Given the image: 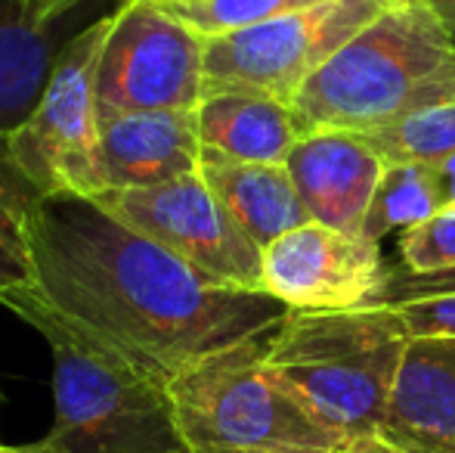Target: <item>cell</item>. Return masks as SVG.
<instances>
[{"mask_svg": "<svg viewBox=\"0 0 455 453\" xmlns=\"http://www.w3.org/2000/svg\"><path fill=\"white\" fill-rule=\"evenodd\" d=\"M156 4L208 41V37L251 28V25L270 22L275 16L307 10L325 0H156Z\"/></svg>", "mask_w": 455, "mask_h": 453, "instance_id": "19", "label": "cell"}, {"mask_svg": "<svg viewBox=\"0 0 455 453\" xmlns=\"http://www.w3.org/2000/svg\"><path fill=\"white\" fill-rule=\"evenodd\" d=\"M28 242V289L37 302L162 385L220 351L275 333L291 314L267 292L204 277L87 196H44Z\"/></svg>", "mask_w": 455, "mask_h": 453, "instance_id": "1", "label": "cell"}, {"mask_svg": "<svg viewBox=\"0 0 455 453\" xmlns=\"http://www.w3.org/2000/svg\"><path fill=\"white\" fill-rule=\"evenodd\" d=\"M202 165L196 112H133L100 125L93 156V193L146 190L196 174ZM87 196V199H91Z\"/></svg>", "mask_w": 455, "mask_h": 453, "instance_id": "12", "label": "cell"}, {"mask_svg": "<svg viewBox=\"0 0 455 453\" xmlns=\"http://www.w3.org/2000/svg\"><path fill=\"white\" fill-rule=\"evenodd\" d=\"M0 453H53V450L41 448V444H28V448H6V444H0Z\"/></svg>", "mask_w": 455, "mask_h": 453, "instance_id": "28", "label": "cell"}, {"mask_svg": "<svg viewBox=\"0 0 455 453\" xmlns=\"http://www.w3.org/2000/svg\"><path fill=\"white\" fill-rule=\"evenodd\" d=\"M273 453H307V450H273Z\"/></svg>", "mask_w": 455, "mask_h": 453, "instance_id": "29", "label": "cell"}, {"mask_svg": "<svg viewBox=\"0 0 455 453\" xmlns=\"http://www.w3.org/2000/svg\"><path fill=\"white\" fill-rule=\"evenodd\" d=\"M412 342L400 311H291L273 333L267 367L335 435L387 425L390 398Z\"/></svg>", "mask_w": 455, "mask_h": 453, "instance_id": "4", "label": "cell"}, {"mask_svg": "<svg viewBox=\"0 0 455 453\" xmlns=\"http://www.w3.org/2000/svg\"><path fill=\"white\" fill-rule=\"evenodd\" d=\"M431 165H434V174H437V187H440V196H443V206L455 208V152L452 156H443L440 162H431Z\"/></svg>", "mask_w": 455, "mask_h": 453, "instance_id": "26", "label": "cell"}, {"mask_svg": "<svg viewBox=\"0 0 455 453\" xmlns=\"http://www.w3.org/2000/svg\"><path fill=\"white\" fill-rule=\"evenodd\" d=\"M0 304L22 317L53 351V429L41 448L53 453H183L168 385L149 379L87 339L28 286L0 295Z\"/></svg>", "mask_w": 455, "mask_h": 453, "instance_id": "3", "label": "cell"}, {"mask_svg": "<svg viewBox=\"0 0 455 453\" xmlns=\"http://www.w3.org/2000/svg\"><path fill=\"white\" fill-rule=\"evenodd\" d=\"M443 208L446 206L431 162H387L375 196H371L363 236L381 242L396 230L406 233V230L425 224Z\"/></svg>", "mask_w": 455, "mask_h": 453, "instance_id": "18", "label": "cell"}, {"mask_svg": "<svg viewBox=\"0 0 455 453\" xmlns=\"http://www.w3.org/2000/svg\"><path fill=\"white\" fill-rule=\"evenodd\" d=\"M455 100V44L427 0H396L294 97L307 133H378Z\"/></svg>", "mask_w": 455, "mask_h": 453, "instance_id": "2", "label": "cell"}, {"mask_svg": "<svg viewBox=\"0 0 455 453\" xmlns=\"http://www.w3.org/2000/svg\"><path fill=\"white\" fill-rule=\"evenodd\" d=\"M108 28L112 16H102L62 47L35 112L10 131L12 156L44 196L93 193V156L100 140L96 66Z\"/></svg>", "mask_w": 455, "mask_h": 453, "instance_id": "8", "label": "cell"}, {"mask_svg": "<svg viewBox=\"0 0 455 453\" xmlns=\"http://www.w3.org/2000/svg\"><path fill=\"white\" fill-rule=\"evenodd\" d=\"M427 4L434 6V12L440 16V22H443V28L450 31L455 44V0H427Z\"/></svg>", "mask_w": 455, "mask_h": 453, "instance_id": "27", "label": "cell"}, {"mask_svg": "<svg viewBox=\"0 0 455 453\" xmlns=\"http://www.w3.org/2000/svg\"><path fill=\"white\" fill-rule=\"evenodd\" d=\"M400 261L406 271L427 273L455 267V208L434 214L400 236Z\"/></svg>", "mask_w": 455, "mask_h": 453, "instance_id": "21", "label": "cell"}, {"mask_svg": "<svg viewBox=\"0 0 455 453\" xmlns=\"http://www.w3.org/2000/svg\"><path fill=\"white\" fill-rule=\"evenodd\" d=\"M384 168L381 152L363 133L350 131L304 133L285 162L310 221L347 236H363Z\"/></svg>", "mask_w": 455, "mask_h": 453, "instance_id": "11", "label": "cell"}, {"mask_svg": "<svg viewBox=\"0 0 455 453\" xmlns=\"http://www.w3.org/2000/svg\"><path fill=\"white\" fill-rule=\"evenodd\" d=\"M384 162H440L455 152V100L378 133H363Z\"/></svg>", "mask_w": 455, "mask_h": 453, "instance_id": "20", "label": "cell"}, {"mask_svg": "<svg viewBox=\"0 0 455 453\" xmlns=\"http://www.w3.org/2000/svg\"><path fill=\"white\" fill-rule=\"evenodd\" d=\"M452 292H455V267L427 271V273H412L406 267H387L384 271V283L378 286L371 304H403V302H419V298L452 295Z\"/></svg>", "mask_w": 455, "mask_h": 453, "instance_id": "22", "label": "cell"}, {"mask_svg": "<svg viewBox=\"0 0 455 453\" xmlns=\"http://www.w3.org/2000/svg\"><path fill=\"white\" fill-rule=\"evenodd\" d=\"M198 174L260 248L310 221L285 165L229 162V158L202 152Z\"/></svg>", "mask_w": 455, "mask_h": 453, "instance_id": "15", "label": "cell"}, {"mask_svg": "<svg viewBox=\"0 0 455 453\" xmlns=\"http://www.w3.org/2000/svg\"><path fill=\"white\" fill-rule=\"evenodd\" d=\"M338 453H415V450L403 438H396L390 429H375V432H363L356 438H347Z\"/></svg>", "mask_w": 455, "mask_h": 453, "instance_id": "24", "label": "cell"}, {"mask_svg": "<svg viewBox=\"0 0 455 453\" xmlns=\"http://www.w3.org/2000/svg\"><path fill=\"white\" fill-rule=\"evenodd\" d=\"M400 311L412 339H455V292L437 298L390 304Z\"/></svg>", "mask_w": 455, "mask_h": 453, "instance_id": "23", "label": "cell"}, {"mask_svg": "<svg viewBox=\"0 0 455 453\" xmlns=\"http://www.w3.org/2000/svg\"><path fill=\"white\" fill-rule=\"evenodd\" d=\"M12 4H16V10L22 12L31 25H37V28H50L62 12H68L72 6L84 4V0H12Z\"/></svg>", "mask_w": 455, "mask_h": 453, "instance_id": "25", "label": "cell"}, {"mask_svg": "<svg viewBox=\"0 0 455 453\" xmlns=\"http://www.w3.org/2000/svg\"><path fill=\"white\" fill-rule=\"evenodd\" d=\"M412 450H415V448H412ZM415 453H421V450H415Z\"/></svg>", "mask_w": 455, "mask_h": 453, "instance_id": "30", "label": "cell"}, {"mask_svg": "<svg viewBox=\"0 0 455 453\" xmlns=\"http://www.w3.org/2000/svg\"><path fill=\"white\" fill-rule=\"evenodd\" d=\"M270 336H258L196 363L168 385L183 453H338L325 429L267 367Z\"/></svg>", "mask_w": 455, "mask_h": 453, "instance_id": "5", "label": "cell"}, {"mask_svg": "<svg viewBox=\"0 0 455 453\" xmlns=\"http://www.w3.org/2000/svg\"><path fill=\"white\" fill-rule=\"evenodd\" d=\"M44 190L16 162L10 131H0V295L35 283L28 221Z\"/></svg>", "mask_w": 455, "mask_h": 453, "instance_id": "17", "label": "cell"}, {"mask_svg": "<svg viewBox=\"0 0 455 453\" xmlns=\"http://www.w3.org/2000/svg\"><path fill=\"white\" fill-rule=\"evenodd\" d=\"M204 97V37L156 0H127L112 12L96 66L100 125L133 112H196Z\"/></svg>", "mask_w": 455, "mask_h": 453, "instance_id": "7", "label": "cell"}, {"mask_svg": "<svg viewBox=\"0 0 455 453\" xmlns=\"http://www.w3.org/2000/svg\"><path fill=\"white\" fill-rule=\"evenodd\" d=\"M384 429L421 453H455V339L409 342Z\"/></svg>", "mask_w": 455, "mask_h": 453, "instance_id": "13", "label": "cell"}, {"mask_svg": "<svg viewBox=\"0 0 455 453\" xmlns=\"http://www.w3.org/2000/svg\"><path fill=\"white\" fill-rule=\"evenodd\" d=\"M53 41L12 0H0V131H16L41 100L53 72Z\"/></svg>", "mask_w": 455, "mask_h": 453, "instance_id": "16", "label": "cell"}, {"mask_svg": "<svg viewBox=\"0 0 455 453\" xmlns=\"http://www.w3.org/2000/svg\"><path fill=\"white\" fill-rule=\"evenodd\" d=\"M378 242L307 221L264 248V292L291 311L369 308L384 283Z\"/></svg>", "mask_w": 455, "mask_h": 453, "instance_id": "10", "label": "cell"}, {"mask_svg": "<svg viewBox=\"0 0 455 453\" xmlns=\"http://www.w3.org/2000/svg\"><path fill=\"white\" fill-rule=\"evenodd\" d=\"M91 199L204 277L264 292V248L254 246L198 171L146 190H106Z\"/></svg>", "mask_w": 455, "mask_h": 453, "instance_id": "9", "label": "cell"}, {"mask_svg": "<svg viewBox=\"0 0 455 453\" xmlns=\"http://www.w3.org/2000/svg\"><path fill=\"white\" fill-rule=\"evenodd\" d=\"M196 127L202 152L248 165H285L307 133L291 106L258 93H208Z\"/></svg>", "mask_w": 455, "mask_h": 453, "instance_id": "14", "label": "cell"}, {"mask_svg": "<svg viewBox=\"0 0 455 453\" xmlns=\"http://www.w3.org/2000/svg\"><path fill=\"white\" fill-rule=\"evenodd\" d=\"M396 0H325L204 41V97L258 93L291 106L298 91Z\"/></svg>", "mask_w": 455, "mask_h": 453, "instance_id": "6", "label": "cell"}]
</instances>
